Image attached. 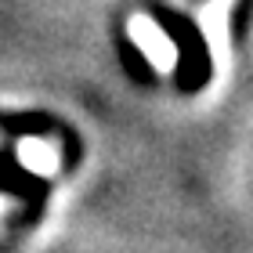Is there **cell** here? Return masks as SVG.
Returning <instances> with one entry per match:
<instances>
[{
	"label": "cell",
	"instance_id": "cell-2",
	"mask_svg": "<svg viewBox=\"0 0 253 253\" xmlns=\"http://www.w3.org/2000/svg\"><path fill=\"white\" fill-rule=\"evenodd\" d=\"M235 0H210V4L199 7V29L203 40L210 43V54L217 65L228 62V11H232Z\"/></svg>",
	"mask_w": 253,
	"mask_h": 253
},
{
	"label": "cell",
	"instance_id": "cell-1",
	"mask_svg": "<svg viewBox=\"0 0 253 253\" xmlns=\"http://www.w3.org/2000/svg\"><path fill=\"white\" fill-rule=\"evenodd\" d=\"M126 29H130V40L137 43V51H141L145 58L159 69V73H170V69L177 65V43L170 40L163 29H159V22H156V18H148V15H134Z\"/></svg>",
	"mask_w": 253,
	"mask_h": 253
},
{
	"label": "cell",
	"instance_id": "cell-3",
	"mask_svg": "<svg viewBox=\"0 0 253 253\" xmlns=\"http://www.w3.org/2000/svg\"><path fill=\"white\" fill-rule=\"evenodd\" d=\"M18 159H22L26 170H33V174H40V177H51L54 170H58V148L51 141H43V137H26V141L18 145Z\"/></svg>",
	"mask_w": 253,
	"mask_h": 253
}]
</instances>
